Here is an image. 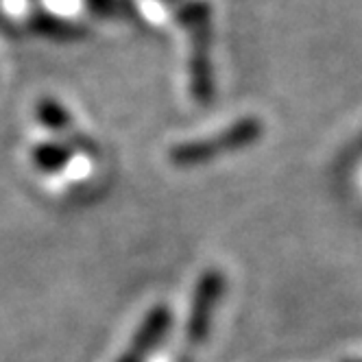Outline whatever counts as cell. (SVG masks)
<instances>
[{
  "label": "cell",
  "instance_id": "2",
  "mask_svg": "<svg viewBox=\"0 0 362 362\" xmlns=\"http://www.w3.org/2000/svg\"><path fill=\"white\" fill-rule=\"evenodd\" d=\"M190 81H192V94L199 100H210L214 94V79H212V66L208 59V50L194 48V55L190 62Z\"/></svg>",
  "mask_w": 362,
  "mask_h": 362
},
{
  "label": "cell",
  "instance_id": "4",
  "mask_svg": "<svg viewBox=\"0 0 362 362\" xmlns=\"http://www.w3.org/2000/svg\"><path fill=\"white\" fill-rule=\"evenodd\" d=\"M162 327H164V315L160 313L158 317H155V319L151 321V325H148V334L144 336V339H140L142 343H138L136 351H134L132 356H127V360H122V362H138V360H140L138 356H140V354H144V349L151 345V341H148V339H151V336L158 334V329H162Z\"/></svg>",
  "mask_w": 362,
  "mask_h": 362
},
{
  "label": "cell",
  "instance_id": "1",
  "mask_svg": "<svg viewBox=\"0 0 362 362\" xmlns=\"http://www.w3.org/2000/svg\"><path fill=\"white\" fill-rule=\"evenodd\" d=\"M260 136H262V122L257 118H243L236 124L227 127L221 136L175 146L170 153V160L179 166L201 164V162H208L212 158H218V155H223V153L238 151V148L255 142Z\"/></svg>",
  "mask_w": 362,
  "mask_h": 362
},
{
  "label": "cell",
  "instance_id": "3",
  "mask_svg": "<svg viewBox=\"0 0 362 362\" xmlns=\"http://www.w3.org/2000/svg\"><path fill=\"white\" fill-rule=\"evenodd\" d=\"M40 118L48 127H64L68 122V116H66L64 107L59 105L57 100H50V98H44L40 103Z\"/></svg>",
  "mask_w": 362,
  "mask_h": 362
}]
</instances>
